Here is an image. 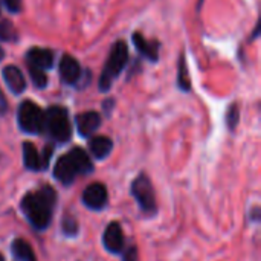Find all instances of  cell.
Listing matches in <instances>:
<instances>
[{
    "label": "cell",
    "instance_id": "1",
    "mask_svg": "<svg viewBox=\"0 0 261 261\" xmlns=\"http://www.w3.org/2000/svg\"><path fill=\"white\" fill-rule=\"evenodd\" d=\"M57 206V191L50 185H43L35 191H29L20 202V210L26 220L37 231H44L52 222Z\"/></svg>",
    "mask_w": 261,
    "mask_h": 261
},
{
    "label": "cell",
    "instance_id": "2",
    "mask_svg": "<svg viewBox=\"0 0 261 261\" xmlns=\"http://www.w3.org/2000/svg\"><path fill=\"white\" fill-rule=\"evenodd\" d=\"M93 171L92 161L83 148H72L63 154L54 167V176L61 185H70L78 176H86Z\"/></svg>",
    "mask_w": 261,
    "mask_h": 261
},
{
    "label": "cell",
    "instance_id": "3",
    "mask_svg": "<svg viewBox=\"0 0 261 261\" xmlns=\"http://www.w3.org/2000/svg\"><path fill=\"white\" fill-rule=\"evenodd\" d=\"M44 130L55 142H67L72 136V125L67 110L61 106L49 107L44 112Z\"/></svg>",
    "mask_w": 261,
    "mask_h": 261
},
{
    "label": "cell",
    "instance_id": "4",
    "mask_svg": "<svg viewBox=\"0 0 261 261\" xmlns=\"http://www.w3.org/2000/svg\"><path fill=\"white\" fill-rule=\"evenodd\" d=\"M127 60H128L127 44L124 41H116L112 46L110 55L107 58V63L104 66V70H102V75H101V80H99V89L102 92H107L110 89L113 80L118 78L119 73L127 66Z\"/></svg>",
    "mask_w": 261,
    "mask_h": 261
},
{
    "label": "cell",
    "instance_id": "5",
    "mask_svg": "<svg viewBox=\"0 0 261 261\" xmlns=\"http://www.w3.org/2000/svg\"><path fill=\"white\" fill-rule=\"evenodd\" d=\"M130 191H132V196L135 197V200H136V203L142 213L151 214V216L156 214V211H158L156 193H154L153 184L147 174L141 173L139 176H136V179L132 182Z\"/></svg>",
    "mask_w": 261,
    "mask_h": 261
},
{
    "label": "cell",
    "instance_id": "6",
    "mask_svg": "<svg viewBox=\"0 0 261 261\" xmlns=\"http://www.w3.org/2000/svg\"><path fill=\"white\" fill-rule=\"evenodd\" d=\"M18 125L24 133L38 135L44 130V112L32 101H23L18 107Z\"/></svg>",
    "mask_w": 261,
    "mask_h": 261
},
{
    "label": "cell",
    "instance_id": "7",
    "mask_svg": "<svg viewBox=\"0 0 261 261\" xmlns=\"http://www.w3.org/2000/svg\"><path fill=\"white\" fill-rule=\"evenodd\" d=\"M107 202H109V193H107L106 185L101 182L90 184L83 191V203L86 205V208L92 211L104 210L107 206Z\"/></svg>",
    "mask_w": 261,
    "mask_h": 261
},
{
    "label": "cell",
    "instance_id": "8",
    "mask_svg": "<svg viewBox=\"0 0 261 261\" xmlns=\"http://www.w3.org/2000/svg\"><path fill=\"white\" fill-rule=\"evenodd\" d=\"M102 245L110 254H121L125 248V239L119 222H110L102 234Z\"/></svg>",
    "mask_w": 261,
    "mask_h": 261
},
{
    "label": "cell",
    "instance_id": "9",
    "mask_svg": "<svg viewBox=\"0 0 261 261\" xmlns=\"http://www.w3.org/2000/svg\"><path fill=\"white\" fill-rule=\"evenodd\" d=\"M75 122H76L78 133L81 136L87 138V136L93 135L99 128V125H101V115L96 113V112H84V113L76 115Z\"/></svg>",
    "mask_w": 261,
    "mask_h": 261
},
{
    "label": "cell",
    "instance_id": "10",
    "mask_svg": "<svg viewBox=\"0 0 261 261\" xmlns=\"http://www.w3.org/2000/svg\"><path fill=\"white\" fill-rule=\"evenodd\" d=\"M60 76L66 84H75L78 83L81 76V67L80 63L72 55H63L60 61Z\"/></svg>",
    "mask_w": 261,
    "mask_h": 261
},
{
    "label": "cell",
    "instance_id": "11",
    "mask_svg": "<svg viewBox=\"0 0 261 261\" xmlns=\"http://www.w3.org/2000/svg\"><path fill=\"white\" fill-rule=\"evenodd\" d=\"M133 44L141 55H144L150 61H158V58H159V43L158 41L147 40L141 32H135Z\"/></svg>",
    "mask_w": 261,
    "mask_h": 261
},
{
    "label": "cell",
    "instance_id": "12",
    "mask_svg": "<svg viewBox=\"0 0 261 261\" xmlns=\"http://www.w3.org/2000/svg\"><path fill=\"white\" fill-rule=\"evenodd\" d=\"M28 64L35 66L38 69H50L54 66V54L44 47H32L28 55Z\"/></svg>",
    "mask_w": 261,
    "mask_h": 261
},
{
    "label": "cell",
    "instance_id": "13",
    "mask_svg": "<svg viewBox=\"0 0 261 261\" xmlns=\"http://www.w3.org/2000/svg\"><path fill=\"white\" fill-rule=\"evenodd\" d=\"M3 80L6 81L12 93H21L26 89V80L20 69H17L15 66H6L3 69Z\"/></svg>",
    "mask_w": 261,
    "mask_h": 261
},
{
    "label": "cell",
    "instance_id": "14",
    "mask_svg": "<svg viewBox=\"0 0 261 261\" xmlns=\"http://www.w3.org/2000/svg\"><path fill=\"white\" fill-rule=\"evenodd\" d=\"M89 150L95 159H106L113 150V141L107 136H95L89 141Z\"/></svg>",
    "mask_w": 261,
    "mask_h": 261
},
{
    "label": "cell",
    "instance_id": "15",
    "mask_svg": "<svg viewBox=\"0 0 261 261\" xmlns=\"http://www.w3.org/2000/svg\"><path fill=\"white\" fill-rule=\"evenodd\" d=\"M23 164L28 170L31 171H41L44 170L41 156L35 145L32 142H24L23 144Z\"/></svg>",
    "mask_w": 261,
    "mask_h": 261
},
{
    "label": "cell",
    "instance_id": "16",
    "mask_svg": "<svg viewBox=\"0 0 261 261\" xmlns=\"http://www.w3.org/2000/svg\"><path fill=\"white\" fill-rule=\"evenodd\" d=\"M11 252L18 261H37L32 246L23 239H14L11 243Z\"/></svg>",
    "mask_w": 261,
    "mask_h": 261
},
{
    "label": "cell",
    "instance_id": "17",
    "mask_svg": "<svg viewBox=\"0 0 261 261\" xmlns=\"http://www.w3.org/2000/svg\"><path fill=\"white\" fill-rule=\"evenodd\" d=\"M61 231L66 237H75L80 231L76 219L70 214H66L61 220Z\"/></svg>",
    "mask_w": 261,
    "mask_h": 261
},
{
    "label": "cell",
    "instance_id": "18",
    "mask_svg": "<svg viewBox=\"0 0 261 261\" xmlns=\"http://www.w3.org/2000/svg\"><path fill=\"white\" fill-rule=\"evenodd\" d=\"M177 83L180 86L182 90H190V76H188V67L185 63V57L180 55V61H179V76H177Z\"/></svg>",
    "mask_w": 261,
    "mask_h": 261
},
{
    "label": "cell",
    "instance_id": "19",
    "mask_svg": "<svg viewBox=\"0 0 261 261\" xmlns=\"http://www.w3.org/2000/svg\"><path fill=\"white\" fill-rule=\"evenodd\" d=\"M28 69H29V75H31V78H32V83H34L37 87H40V89L46 87V84H47V76H46L44 70H43V69H38V67H35V66H31V64H28Z\"/></svg>",
    "mask_w": 261,
    "mask_h": 261
},
{
    "label": "cell",
    "instance_id": "20",
    "mask_svg": "<svg viewBox=\"0 0 261 261\" xmlns=\"http://www.w3.org/2000/svg\"><path fill=\"white\" fill-rule=\"evenodd\" d=\"M17 38V32L14 24L9 20H2L0 21V40L5 41H14Z\"/></svg>",
    "mask_w": 261,
    "mask_h": 261
},
{
    "label": "cell",
    "instance_id": "21",
    "mask_svg": "<svg viewBox=\"0 0 261 261\" xmlns=\"http://www.w3.org/2000/svg\"><path fill=\"white\" fill-rule=\"evenodd\" d=\"M239 107L234 104V106H231L229 107V110H228V113H226V122H228V127H229V130L232 132V130H236V127H237V124H239Z\"/></svg>",
    "mask_w": 261,
    "mask_h": 261
},
{
    "label": "cell",
    "instance_id": "22",
    "mask_svg": "<svg viewBox=\"0 0 261 261\" xmlns=\"http://www.w3.org/2000/svg\"><path fill=\"white\" fill-rule=\"evenodd\" d=\"M122 261H139V252L135 245L128 246L127 249H122Z\"/></svg>",
    "mask_w": 261,
    "mask_h": 261
},
{
    "label": "cell",
    "instance_id": "23",
    "mask_svg": "<svg viewBox=\"0 0 261 261\" xmlns=\"http://www.w3.org/2000/svg\"><path fill=\"white\" fill-rule=\"evenodd\" d=\"M6 9L12 14H17L21 11V0H3Z\"/></svg>",
    "mask_w": 261,
    "mask_h": 261
},
{
    "label": "cell",
    "instance_id": "24",
    "mask_svg": "<svg viewBox=\"0 0 261 261\" xmlns=\"http://www.w3.org/2000/svg\"><path fill=\"white\" fill-rule=\"evenodd\" d=\"M8 112V101L3 95V92L0 90V115H5Z\"/></svg>",
    "mask_w": 261,
    "mask_h": 261
},
{
    "label": "cell",
    "instance_id": "25",
    "mask_svg": "<svg viewBox=\"0 0 261 261\" xmlns=\"http://www.w3.org/2000/svg\"><path fill=\"white\" fill-rule=\"evenodd\" d=\"M251 217L254 219V222H255V223H258V222H260V208H258V206H254Z\"/></svg>",
    "mask_w": 261,
    "mask_h": 261
},
{
    "label": "cell",
    "instance_id": "26",
    "mask_svg": "<svg viewBox=\"0 0 261 261\" xmlns=\"http://www.w3.org/2000/svg\"><path fill=\"white\" fill-rule=\"evenodd\" d=\"M3 57H5V52H3V49L0 47V61L3 60Z\"/></svg>",
    "mask_w": 261,
    "mask_h": 261
},
{
    "label": "cell",
    "instance_id": "27",
    "mask_svg": "<svg viewBox=\"0 0 261 261\" xmlns=\"http://www.w3.org/2000/svg\"><path fill=\"white\" fill-rule=\"evenodd\" d=\"M0 261H5V257H3L2 254H0Z\"/></svg>",
    "mask_w": 261,
    "mask_h": 261
}]
</instances>
